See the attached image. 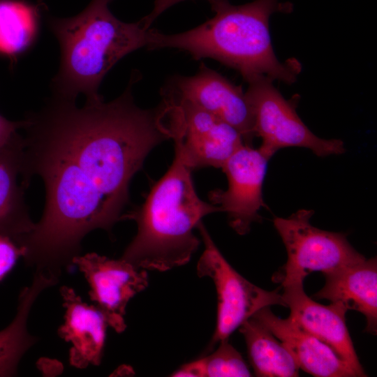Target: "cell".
Here are the masks:
<instances>
[{
    "mask_svg": "<svg viewBox=\"0 0 377 377\" xmlns=\"http://www.w3.org/2000/svg\"><path fill=\"white\" fill-rule=\"evenodd\" d=\"M25 124V119L13 121L0 114V148L19 135V130L22 129Z\"/></svg>",
    "mask_w": 377,
    "mask_h": 377,
    "instance_id": "cell-22",
    "label": "cell"
},
{
    "mask_svg": "<svg viewBox=\"0 0 377 377\" xmlns=\"http://www.w3.org/2000/svg\"><path fill=\"white\" fill-rule=\"evenodd\" d=\"M108 1L109 2H110V1H111V0H108Z\"/></svg>",
    "mask_w": 377,
    "mask_h": 377,
    "instance_id": "cell-24",
    "label": "cell"
},
{
    "mask_svg": "<svg viewBox=\"0 0 377 377\" xmlns=\"http://www.w3.org/2000/svg\"><path fill=\"white\" fill-rule=\"evenodd\" d=\"M162 94L184 99L234 127L245 144L256 137L251 106L241 86L203 63L192 76L174 77Z\"/></svg>",
    "mask_w": 377,
    "mask_h": 377,
    "instance_id": "cell-10",
    "label": "cell"
},
{
    "mask_svg": "<svg viewBox=\"0 0 377 377\" xmlns=\"http://www.w3.org/2000/svg\"><path fill=\"white\" fill-rule=\"evenodd\" d=\"M313 210L302 209L287 218L275 217L274 226L287 251V261L273 281L302 280L312 272L323 274L364 260L346 234L321 230L310 223Z\"/></svg>",
    "mask_w": 377,
    "mask_h": 377,
    "instance_id": "cell-5",
    "label": "cell"
},
{
    "mask_svg": "<svg viewBox=\"0 0 377 377\" xmlns=\"http://www.w3.org/2000/svg\"><path fill=\"white\" fill-rule=\"evenodd\" d=\"M191 169L175 147L169 169L143 204L121 216L137 224V233L121 259L138 269L167 271L187 263L198 250L193 230L208 214L221 212L198 195Z\"/></svg>",
    "mask_w": 377,
    "mask_h": 377,
    "instance_id": "cell-3",
    "label": "cell"
},
{
    "mask_svg": "<svg viewBox=\"0 0 377 377\" xmlns=\"http://www.w3.org/2000/svg\"><path fill=\"white\" fill-rule=\"evenodd\" d=\"M289 349L300 369L316 377H357L350 366L329 346L290 317L276 316L270 306L253 315Z\"/></svg>",
    "mask_w": 377,
    "mask_h": 377,
    "instance_id": "cell-13",
    "label": "cell"
},
{
    "mask_svg": "<svg viewBox=\"0 0 377 377\" xmlns=\"http://www.w3.org/2000/svg\"><path fill=\"white\" fill-rule=\"evenodd\" d=\"M214 352L183 364L172 376L176 377H247L252 376L241 354L229 339L219 341Z\"/></svg>",
    "mask_w": 377,
    "mask_h": 377,
    "instance_id": "cell-20",
    "label": "cell"
},
{
    "mask_svg": "<svg viewBox=\"0 0 377 377\" xmlns=\"http://www.w3.org/2000/svg\"><path fill=\"white\" fill-rule=\"evenodd\" d=\"M246 345L249 362L259 377H296L300 367L294 356L274 334L253 316L239 327Z\"/></svg>",
    "mask_w": 377,
    "mask_h": 377,
    "instance_id": "cell-18",
    "label": "cell"
},
{
    "mask_svg": "<svg viewBox=\"0 0 377 377\" xmlns=\"http://www.w3.org/2000/svg\"><path fill=\"white\" fill-rule=\"evenodd\" d=\"M109 3L92 0L74 17L49 20L61 48L59 69L52 82L54 96L75 101L82 93L86 102L103 99L98 88L107 73L126 54L147 46L150 29L141 20H119Z\"/></svg>",
    "mask_w": 377,
    "mask_h": 377,
    "instance_id": "cell-4",
    "label": "cell"
},
{
    "mask_svg": "<svg viewBox=\"0 0 377 377\" xmlns=\"http://www.w3.org/2000/svg\"><path fill=\"white\" fill-rule=\"evenodd\" d=\"M24 136L20 134L0 148V233L20 242L34 227L25 202L22 181Z\"/></svg>",
    "mask_w": 377,
    "mask_h": 377,
    "instance_id": "cell-16",
    "label": "cell"
},
{
    "mask_svg": "<svg viewBox=\"0 0 377 377\" xmlns=\"http://www.w3.org/2000/svg\"><path fill=\"white\" fill-rule=\"evenodd\" d=\"M185 0H155L152 10L141 19L145 29H149L154 20L170 7ZM212 2L216 0H208Z\"/></svg>",
    "mask_w": 377,
    "mask_h": 377,
    "instance_id": "cell-23",
    "label": "cell"
},
{
    "mask_svg": "<svg viewBox=\"0 0 377 377\" xmlns=\"http://www.w3.org/2000/svg\"><path fill=\"white\" fill-rule=\"evenodd\" d=\"M214 16L186 31L165 34L149 31L147 47L176 48L194 59H213L237 71L247 82L266 76L286 84L297 80L301 71L296 59L280 61L274 52L269 20L275 13H290L291 3L279 0H254L235 6L228 0L210 2Z\"/></svg>",
    "mask_w": 377,
    "mask_h": 377,
    "instance_id": "cell-2",
    "label": "cell"
},
{
    "mask_svg": "<svg viewBox=\"0 0 377 377\" xmlns=\"http://www.w3.org/2000/svg\"><path fill=\"white\" fill-rule=\"evenodd\" d=\"M204 250L198 262L199 276L212 279L217 295V316L210 341L212 348L229 339L248 318L260 309L273 305L286 307L279 289L267 290L238 273L221 254L202 221L197 226Z\"/></svg>",
    "mask_w": 377,
    "mask_h": 377,
    "instance_id": "cell-7",
    "label": "cell"
},
{
    "mask_svg": "<svg viewBox=\"0 0 377 377\" xmlns=\"http://www.w3.org/2000/svg\"><path fill=\"white\" fill-rule=\"evenodd\" d=\"M36 10L13 0H0V54L13 58L32 42L37 31Z\"/></svg>",
    "mask_w": 377,
    "mask_h": 377,
    "instance_id": "cell-19",
    "label": "cell"
},
{
    "mask_svg": "<svg viewBox=\"0 0 377 377\" xmlns=\"http://www.w3.org/2000/svg\"><path fill=\"white\" fill-rule=\"evenodd\" d=\"M60 293L65 315L58 334L72 343L69 352L71 365L77 369L99 365L108 326L104 316L94 305L84 302L73 288L62 286Z\"/></svg>",
    "mask_w": 377,
    "mask_h": 377,
    "instance_id": "cell-14",
    "label": "cell"
},
{
    "mask_svg": "<svg viewBox=\"0 0 377 377\" xmlns=\"http://www.w3.org/2000/svg\"><path fill=\"white\" fill-rule=\"evenodd\" d=\"M58 281L52 276L36 272L31 283L21 291L14 319L0 330V376L15 375L21 358L36 343V337L27 330L29 311L39 294Z\"/></svg>",
    "mask_w": 377,
    "mask_h": 377,
    "instance_id": "cell-17",
    "label": "cell"
},
{
    "mask_svg": "<svg viewBox=\"0 0 377 377\" xmlns=\"http://www.w3.org/2000/svg\"><path fill=\"white\" fill-rule=\"evenodd\" d=\"M323 287L313 295L316 300L339 303L347 310L363 314L365 331L377 332V260L371 258L323 274Z\"/></svg>",
    "mask_w": 377,
    "mask_h": 377,
    "instance_id": "cell-15",
    "label": "cell"
},
{
    "mask_svg": "<svg viewBox=\"0 0 377 377\" xmlns=\"http://www.w3.org/2000/svg\"><path fill=\"white\" fill-rule=\"evenodd\" d=\"M268 161L258 149L244 144L221 168L228 179L227 189H214L208 195L240 235L247 234L253 223L261 221V208H268L263 197Z\"/></svg>",
    "mask_w": 377,
    "mask_h": 377,
    "instance_id": "cell-9",
    "label": "cell"
},
{
    "mask_svg": "<svg viewBox=\"0 0 377 377\" xmlns=\"http://www.w3.org/2000/svg\"><path fill=\"white\" fill-rule=\"evenodd\" d=\"M73 264L84 274L90 287V300L108 326L118 333L124 332L127 304L148 286L145 269L121 258L113 260L96 253L79 255L73 258Z\"/></svg>",
    "mask_w": 377,
    "mask_h": 377,
    "instance_id": "cell-11",
    "label": "cell"
},
{
    "mask_svg": "<svg viewBox=\"0 0 377 377\" xmlns=\"http://www.w3.org/2000/svg\"><path fill=\"white\" fill-rule=\"evenodd\" d=\"M175 147L191 170L222 168L244 143L232 126L191 102L162 94Z\"/></svg>",
    "mask_w": 377,
    "mask_h": 377,
    "instance_id": "cell-8",
    "label": "cell"
},
{
    "mask_svg": "<svg viewBox=\"0 0 377 377\" xmlns=\"http://www.w3.org/2000/svg\"><path fill=\"white\" fill-rule=\"evenodd\" d=\"M303 282L295 280L281 283L282 297L290 309L289 317L329 346L350 366L357 376H367L346 325L348 310L339 303L323 305L314 301L306 294Z\"/></svg>",
    "mask_w": 377,
    "mask_h": 377,
    "instance_id": "cell-12",
    "label": "cell"
},
{
    "mask_svg": "<svg viewBox=\"0 0 377 377\" xmlns=\"http://www.w3.org/2000/svg\"><path fill=\"white\" fill-rule=\"evenodd\" d=\"M24 248L20 242L0 233V281L12 269L17 259L24 257Z\"/></svg>",
    "mask_w": 377,
    "mask_h": 377,
    "instance_id": "cell-21",
    "label": "cell"
},
{
    "mask_svg": "<svg viewBox=\"0 0 377 377\" xmlns=\"http://www.w3.org/2000/svg\"><path fill=\"white\" fill-rule=\"evenodd\" d=\"M136 82L131 77L118 98L82 108L53 97L26 117L23 179H42L40 220L52 232L80 238L95 229L110 231L121 220L133 177L155 147L171 139L162 105L135 103Z\"/></svg>",
    "mask_w": 377,
    "mask_h": 377,
    "instance_id": "cell-1",
    "label": "cell"
},
{
    "mask_svg": "<svg viewBox=\"0 0 377 377\" xmlns=\"http://www.w3.org/2000/svg\"><path fill=\"white\" fill-rule=\"evenodd\" d=\"M247 82L245 94L253 115L255 135L262 139L258 149L267 159L288 147L308 148L321 157L345 152L342 140L323 139L310 131L296 112L297 98L286 100L272 79L258 76Z\"/></svg>",
    "mask_w": 377,
    "mask_h": 377,
    "instance_id": "cell-6",
    "label": "cell"
}]
</instances>
